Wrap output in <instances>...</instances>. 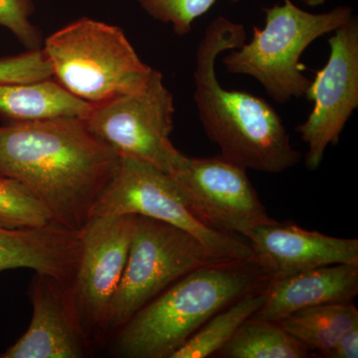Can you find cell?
Here are the masks:
<instances>
[{"mask_svg": "<svg viewBox=\"0 0 358 358\" xmlns=\"http://www.w3.org/2000/svg\"><path fill=\"white\" fill-rule=\"evenodd\" d=\"M210 263L220 262L189 233L136 215L128 260L108 310L102 343L174 282Z\"/></svg>", "mask_w": 358, "mask_h": 358, "instance_id": "cell-6", "label": "cell"}, {"mask_svg": "<svg viewBox=\"0 0 358 358\" xmlns=\"http://www.w3.org/2000/svg\"><path fill=\"white\" fill-rule=\"evenodd\" d=\"M43 50L56 81L91 105L141 91L154 70L121 28L90 18L54 32Z\"/></svg>", "mask_w": 358, "mask_h": 358, "instance_id": "cell-4", "label": "cell"}, {"mask_svg": "<svg viewBox=\"0 0 358 358\" xmlns=\"http://www.w3.org/2000/svg\"><path fill=\"white\" fill-rule=\"evenodd\" d=\"M268 279L253 262L210 263L179 279L113 336L126 358H169L215 313Z\"/></svg>", "mask_w": 358, "mask_h": 358, "instance_id": "cell-3", "label": "cell"}, {"mask_svg": "<svg viewBox=\"0 0 358 358\" xmlns=\"http://www.w3.org/2000/svg\"><path fill=\"white\" fill-rule=\"evenodd\" d=\"M0 223L8 227H40L57 222L27 187L0 178Z\"/></svg>", "mask_w": 358, "mask_h": 358, "instance_id": "cell-20", "label": "cell"}, {"mask_svg": "<svg viewBox=\"0 0 358 358\" xmlns=\"http://www.w3.org/2000/svg\"><path fill=\"white\" fill-rule=\"evenodd\" d=\"M329 39L327 64L315 74L305 94L312 112L296 131L308 145L306 166L319 169L329 145H336L358 108V20L353 15Z\"/></svg>", "mask_w": 358, "mask_h": 358, "instance_id": "cell-9", "label": "cell"}, {"mask_svg": "<svg viewBox=\"0 0 358 358\" xmlns=\"http://www.w3.org/2000/svg\"><path fill=\"white\" fill-rule=\"evenodd\" d=\"M29 327L0 358H84L95 343L80 320L69 287L52 275L35 273L28 288Z\"/></svg>", "mask_w": 358, "mask_h": 358, "instance_id": "cell-12", "label": "cell"}, {"mask_svg": "<svg viewBox=\"0 0 358 358\" xmlns=\"http://www.w3.org/2000/svg\"><path fill=\"white\" fill-rule=\"evenodd\" d=\"M357 294V265L324 266L282 279L268 280L265 301L253 317L280 322L303 308L352 303Z\"/></svg>", "mask_w": 358, "mask_h": 358, "instance_id": "cell-15", "label": "cell"}, {"mask_svg": "<svg viewBox=\"0 0 358 358\" xmlns=\"http://www.w3.org/2000/svg\"><path fill=\"white\" fill-rule=\"evenodd\" d=\"M300 1L303 2L306 6L315 7L322 6V4H324L327 0H300Z\"/></svg>", "mask_w": 358, "mask_h": 358, "instance_id": "cell-25", "label": "cell"}, {"mask_svg": "<svg viewBox=\"0 0 358 358\" xmlns=\"http://www.w3.org/2000/svg\"><path fill=\"white\" fill-rule=\"evenodd\" d=\"M265 287L250 292L215 313L169 358H205L216 355L245 320L262 307Z\"/></svg>", "mask_w": 358, "mask_h": 358, "instance_id": "cell-19", "label": "cell"}, {"mask_svg": "<svg viewBox=\"0 0 358 358\" xmlns=\"http://www.w3.org/2000/svg\"><path fill=\"white\" fill-rule=\"evenodd\" d=\"M243 24L218 16L207 26L195 53L194 99L204 133L220 155L245 169L281 173L301 162V152L277 110L248 92L223 88L216 76L221 53L246 42Z\"/></svg>", "mask_w": 358, "mask_h": 358, "instance_id": "cell-2", "label": "cell"}, {"mask_svg": "<svg viewBox=\"0 0 358 358\" xmlns=\"http://www.w3.org/2000/svg\"><path fill=\"white\" fill-rule=\"evenodd\" d=\"M310 353L280 322L251 317L216 355L227 358H306Z\"/></svg>", "mask_w": 358, "mask_h": 358, "instance_id": "cell-18", "label": "cell"}, {"mask_svg": "<svg viewBox=\"0 0 358 358\" xmlns=\"http://www.w3.org/2000/svg\"><path fill=\"white\" fill-rule=\"evenodd\" d=\"M107 215L145 216L171 224L199 240L217 262L254 260L249 243L202 222L173 176L143 160L119 157L93 217Z\"/></svg>", "mask_w": 358, "mask_h": 358, "instance_id": "cell-7", "label": "cell"}, {"mask_svg": "<svg viewBox=\"0 0 358 358\" xmlns=\"http://www.w3.org/2000/svg\"><path fill=\"white\" fill-rule=\"evenodd\" d=\"M119 157L78 117L0 126V178L24 185L56 222L78 232L93 217Z\"/></svg>", "mask_w": 358, "mask_h": 358, "instance_id": "cell-1", "label": "cell"}, {"mask_svg": "<svg viewBox=\"0 0 358 358\" xmlns=\"http://www.w3.org/2000/svg\"><path fill=\"white\" fill-rule=\"evenodd\" d=\"M31 13V0H0V26L30 50L39 48L38 31L30 21Z\"/></svg>", "mask_w": 358, "mask_h": 358, "instance_id": "cell-23", "label": "cell"}, {"mask_svg": "<svg viewBox=\"0 0 358 358\" xmlns=\"http://www.w3.org/2000/svg\"><path fill=\"white\" fill-rule=\"evenodd\" d=\"M310 352H329L338 339L358 326V310L352 303H327L303 308L280 322Z\"/></svg>", "mask_w": 358, "mask_h": 358, "instance_id": "cell-17", "label": "cell"}, {"mask_svg": "<svg viewBox=\"0 0 358 358\" xmlns=\"http://www.w3.org/2000/svg\"><path fill=\"white\" fill-rule=\"evenodd\" d=\"M136 215L96 216L80 231L79 259L69 286L80 320L95 345L128 260Z\"/></svg>", "mask_w": 358, "mask_h": 358, "instance_id": "cell-10", "label": "cell"}, {"mask_svg": "<svg viewBox=\"0 0 358 358\" xmlns=\"http://www.w3.org/2000/svg\"><path fill=\"white\" fill-rule=\"evenodd\" d=\"M327 358L358 357V326L346 331L329 352L320 355Z\"/></svg>", "mask_w": 358, "mask_h": 358, "instance_id": "cell-24", "label": "cell"}, {"mask_svg": "<svg viewBox=\"0 0 358 358\" xmlns=\"http://www.w3.org/2000/svg\"><path fill=\"white\" fill-rule=\"evenodd\" d=\"M92 106L51 79L30 84H0V117L10 122L60 117L83 120Z\"/></svg>", "mask_w": 358, "mask_h": 358, "instance_id": "cell-16", "label": "cell"}, {"mask_svg": "<svg viewBox=\"0 0 358 358\" xmlns=\"http://www.w3.org/2000/svg\"><path fill=\"white\" fill-rule=\"evenodd\" d=\"M174 114L173 93L154 69L145 88L92 106L83 122L119 157L143 160L171 174L183 155L171 140Z\"/></svg>", "mask_w": 358, "mask_h": 358, "instance_id": "cell-8", "label": "cell"}, {"mask_svg": "<svg viewBox=\"0 0 358 358\" xmlns=\"http://www.w3.org/2000/svg\"><path fill=\"white\" fill-rule=\"evenodd\" d=\"M264 13V27L255 26L251 41L224 56V67L230 74L254 78L275 102L303 98L310 80L303 75L301 55L315 40L348 22L355 15L353 9L338 6L312 13L285 0Z\"/></svg>", "mask_w": 358, "mask_h": 358, "instance_id": "cell-5", "label": "cell"}, {"mask_svg": "<svg viewBox=\"0 0 358 358\" xmlns=\"http://www.w3.org/2000/svg\"><path fill=\"white\" fill-rule=\"evenodd\" d=\"M246 171L220 155H182L171 176L202 222L214 229L244 236L252 228L274 220L268 216Z\"/></svg>", "mask_w": 358, "mask_h": 358, "instance_id": "cell-11", "label": "cell"}, {"mask_svg": "<svg viewBox=\"0 0 358 358\" xmlns=\"http://www.w3.org/2000/svg\"><path fill=\"white\" fill-rule=\"evenodd\" d=\"M53 72L43 49L0 58V84L21 85L51 79Z\"/></svg>", "mask_w": 358, "mask_h": 358, "instance_id": "cell-22", "label": "cell"}, {"mask_svg": "<svg viewBox=\"0 0 358 358\" xmlns=\"http://www.w3.org/2000/svg\"><path fill=\"white\" fill-rule=\"evenodd\" d=\"M80 252V232L59 223L8 227L0 223V272L30 268L70 286Z\"/></svg>", "mask_w": 358, "mask_h": 358, "instance_id": "cell-14", "label": "cell"}, {"mask_svg": "<svg viewBox=\"0 0 358 358\" xmlns=\"http://www.w3.org/2000/svg\"><path fill=\"white\" fill-rule=\"evenodd\" d=\"M244 237L253 251V262L268 280L334 264L358 266L357 239L329 236L275 220L252 228Z\"/></svg>", "mask_w": 358, "mask_h": 358, "instance_id": "cell-13", "label": "cell"}, {"mask_svg": "<svg viewBox=\"0 0 358 358\" xmlns=\"http://www.w3.org/2000/svg\"><path fill=\"white\" fill-rule=\"evenodd\" d=\"M217 0H138L141 8L154 20L173 27L178 36L192 31V24L210 10ZM239 3L241 0H228Z\"/></svg>", "mask_w": 358, "mask_h": 358, "instance_id": "cell-21", "label": "cell"}]
</instances>
